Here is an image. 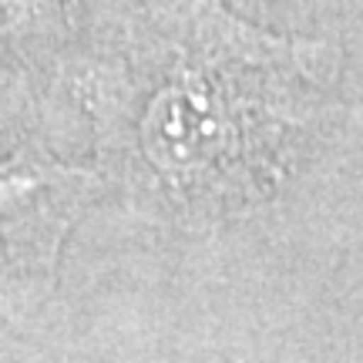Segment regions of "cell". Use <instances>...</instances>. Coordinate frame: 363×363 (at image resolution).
Masks as SVG:
<instances>
[{"mask_svg": "<svg viewBox=\"0 0 363 363\" xmlns=\"http://www.w3.org/2000/svg\"><path fill=\"white\" fill-rule=\"evenodd\" d=\"M148 34L104 118V169L148 219L192 235L279 212L337 135L340 51L225 0H148Z\"/></svg>", "mask_w": 363, "mask_h": 363, "instance_id": "6da1fadb", "label": "cell"}, {"mask_svg": "<svg viewBox=\"0 0 363 363\" xmlns=\"http://www.w3.org/2000/svg\"><path fill=\"white\" fill-rule=\"evenodd\" d=\"M98 169L38 145L0 158V320L24 323L51 296L67 235L101 195Z\"/></svg>", "mask_w": 363, "mask_h": 363, "instance_id": "7a4b0ae2", "label": "cell"}]
</instances>
